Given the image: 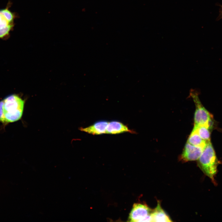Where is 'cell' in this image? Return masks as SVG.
I'll return each mask as SVG.
<instances>
[{"label": "cell", "mask_w": 222, "mask_h": 222, "mask_svg": "<svg viewBox=\"0 0 222 222\" xmlns=\"http://www.w3.org/2000/svg\"><path fill=\"white\" fill-rule=\"evenodd\" d=\"M25 102L19 97L11 94L0 101V122L7 124L19 120L22 117Z\"/></svg>", "instance_id": "6da1fadb"}, {"label": "cell", "mask_w": 222, "mask_h": 222, "mask_svg": "<svg viewBox=\"0 0 222 222\" xmlns=\"http://www.w3.org/2000/svg\"><path fill=\"white\" fill-rule=\"evenodd\" d=\"M198 160L200 169L215 183L214 177L217 172L219 161L210 141L207 142Z\"/></svg>", "instance_id": "7a4b0ae2"}, {"label": "cell", "mask_w": 222, "mask_h": 222, "mask_svg": "<svg viewBox=\"0 0 222 222\" xmlns=\"http://www.w3.org/2000/svg\"><path fill=\"white\" fill-rule=\"evenodd\" d=\"M190 96L195 103L196 109L194 115V125H205L212 128V116L206 109L201 103L197 91L191 89Z\"/></svg>", "instance_id": "3957f363"}, {"label": "cell", "mask_w": 222, "mask_h": 222, "mask_svg": "<svg viewBox=\"0 0 222 222\" xmlns=\"http://www.w3.org/2000/svg\"><path fill=\"white\" fill-rule=\"evenodd\" d=\"M152 210L146 204L134 203L129 214L128 221L152 222Z\"/></svg>", "instance_id": "277c9868"}, {"label": "cell", "mask_w": 222, "mask_h": 222, "mask_svg": "<svg viewBox=\"0 0 222 222\" xmlns=\"http://www.w3.org/2000/svg\"><path fill=\"white\" fill-rule=\"evenodd\" d=\"M204 148L193 145L187 142L180 156V160L184 162L198 160Z\"/></svg>", "instance_id": "5b68a950"}, {"label": "cell", "mask_w": 222, "mask_h": 222, "mask_svg": "<svg viewBox=\"0 0 222 222\" xmlns=\"http://www.w3.org/2000/svg\"><path fill=\"white\" fill-rule=\"evenodd\" d=\"M125 132L134 133L133 130L121 122L117 121L109 122L106 128V134H115Z\"/></svg>", "instance_id": "8992f818"}, {"label": "cell", "mask_w": 222, "mask_h": 222, "mask_svg": "<svg viewBox=\"0 0 222 222\" xmlns=\"http://www.w3.org/2000/svg\"><path fill=\"white\" fill-rule=\"evenodd\" d=\"M108 123L109 122L106 121H98L88 127L81 128L80 130L82 131L94 135L106 134Z\"/></svg>", "instance_id": "52a82bcc"}, {"label": "cell", "mask_w": 222, "mask_h": 222, "mask_svg": "<svg viewBox=\"0 0 222 222\" xmlns=\"http://www.w3.org/2000/svg\"><path fill=\"white\" fill-rule=\"evenodd\" d=\"M152 222H171L169 217L161 207L160 202L158 201V204L151 214Z\"/></svg>", "instance_id": "ba28073f"}, {"label": "cell", "mask_w": 222, "mask_h": 222, "mask_svg": "<svg viewBox=\"0 0 222 222\" xmlns=\"http://www.w3.org/2000/svg\"><path fill=\"white\" fill-rule=\"evenodd\" d=\"M187 142L193 145L203 148H204L207 143L200 137L194 128L188 138Z\"/></svg>", "instance_id": "9c48e42d"}, {"label": "cell", "mask_w": 222, "mask_h": 222, "mask_svg": "<svg viewBox=\"0 0 222 222\" xmlns=\"http://www.w3.org/2000/svg\"><path fill=\"white\" fill-rule=\"evenodd\" d=\"M195 129L200 137L208 142L210 141V129L209 126L205 125H194Z\"/></svg>", "instance_id": "30bf717a"}, {"label": "cell", "mask_w": 222, "mask_h": 222, "mask_svg": "<svg viewBox=\"0 0 222 222\" xmlns=\"http://www.w3.org/2000/svg\"><path fill=\"white\" fill-rule=\"evenodd\" d=\"M0 13L4 16L10 23H12L14 18V15L7 8L0 10Z\"/></svg>", "instance_id": "8fae6325"}, {"label": "cell", "mask_w": 222, "mask_h": 222, "mask_svg": "<svg viewBox=\"0 0 222 222\" xmlns=\"http://www.w3.org/2000/svg\"><path fill=\"white\" fill-rule=\"evenodd\" d=\"M13 27V23H11L5 27L0 29V38H2L8 35Z\"/></svg>", "instance_id": "7c38bea8"}, {"label": "cell", "mask_w": 222, "mask_h": 222, "mask_svg": "<svg viewBox=\"0 0 222 222\" xmlns=\"http://www.w3.org/2000/svg\"><path fill=\"white\" fill-rule=\"evenodd\" d=\"M10 24L4 16L0 13V29L6 27Z\"/></svg>", "instance_id": "4fadbf2b"}, {"label": "cell", "mask_w": 222, "mask_h": 222, "mask_svg": "<svg viewBox=\"0 0 222 222\" xmlns=\"http://www.w3.org/2000/svg\"></svg>", "instance_id": "5bb4252c"}]
</instances>
